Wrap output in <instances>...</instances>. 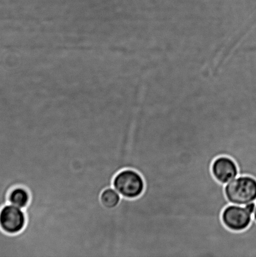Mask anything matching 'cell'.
<instances>
[{
	"label": "cell",
	"instance_id": "obj_7",
	"mask_svg": "<svg viewBox=\"0 0 256 257\" xmlns=\"http://www.w3.org/2000/svg\"><path fill=\"white\" fill-rule=\"evenodd\" d=\"M121 198V195L114 187L105 189L100 195V201L103 206L108 209L117 207L119 205Z\"/></svg>",
	"mask_w": 256,
	"mask_h": 257
},
{
	"label": "cell",
	"instance_id": "obj_9",
	"mask_svg": "<svg viewBox=\"0 0 256 257\" xmlns=\"http://www.w3.org/2000/svg\"><path fill=\"white\" fill-rule=\"evenodd\" d=\"M253 220L256 221V206L254 213H253Z\"/></svg>",
	"mask_w": 256,
	"mask_h": 257
},
{
	"label": "cell",
	"instance_id": "obj_3",
	"mask_svg": "<svg viewBox=\"0 0 256 257\" xmlns=\"http://www.w3.org/2000/svg\"><path fill=\"white\" fill-rule=\"evenodd\" d=\"M27 223L24 210L8 203L0 210V228L4 232L15 235L21 232Z\"/></svg>",
	"mask_w": 256,
	"mask_h": 257
},
{
	"label": "cell",
	"instance_id": "obj_8",
	"mask_svg": "<svg viewBox=\"0 0 256 257\" xmlns=\"http://www.w3.org/2000/svg\"><path fill=\"white\" fill-rule=\"evenodd\" d=\"M255 206L256 202H252L247 204V205H245L244 206L245 208H246V210L253 215V213L254 212Z\"/></svg>",
	"mask_w": 256,
	"mask_h": 257
},
{
	"label": "cell",
	"instance_id": "obj_5",
	"mask_svg": "<svg viewBox=\"0 0 256 257\" xmlns=\"http://www.w3.org/2000/svg\"><path fill=\"white\" fill-rule=\"evenodd\" d=\"M211 171L215 180L224 185L239 176L237 164L228 156H222L215 159Z\"/></svg>",
	"mask_w": 256,
	"mask_h": 257
},
{
	"label": "cell",
	"instance_id": "obj_4",
	"mask_svg": "<svg viewBox=\"0 0 256 257\" xmlns=\"http://www.w3.org/2000/svg\"><path fill=\"white\" fill-rule=\"evenodd\" d=\"M221 218L226 228L238 232L249 227L253 215L246 210L245 206L230 204L224 208Z\"/></svg>",
	"mask_w": 256,
	"mask_h": 257
},
{
	"label": "cell",
	"instance_id": "obj_10",
	"mask_svg": "<svg viewBox=\"0 0 256 257\" xmlns=\"http://www.w3.org/2000/svg\"><path fill=\"white\" fill-rule=\"evenodd\" d=\"M63 256H64V255H62Z\"/></svg>",
	"mask_w": 256,
	"mask_h": 257
},
{
	"label": "cell",
	"instance_id": "obj_1",
	"mask_svg": "<svg viewBox=\"0 0 256 257\" xmlns=\"http://www.w3.org/2000/svg\"><path fill=\"white\" fill-rule=\"evenodd\" d=\"M224 192L230 204L245 206L256 202V180L249 176H238L225 185Z\"/></svg>",
	"mask_w": 256,
	"mask_h": 257
},
{
	"label": "cell",
	"instance_id": "obj_6",
	"mask_svg": "<svg viewBox=\"0 0 256 257\" xmlns=\"http://www.w3.org/2000/svg\"><path fill=\"white\" fill-rule=\"evenodd\" d=\"M30 201L29 191L22 186L14 188L9 193V203L23 210L27 207Z\"/></svg>",
	"mask_w": 256,
	"mask_h": 257
},
{
	"label": "cell",
	"instance_id": "obj_2",
	"mask_svg": "<svg viewBox=\"0 0 256 257\" xmlns=\"http://www.w3.org/2000/svg\"><path fill=\"white\" fill-rule=\"evenodd\" d=\"M145 181L137 171L126 169L117 174L113 181V187L125 198L134 199L144 193Z\"/></svg>",
	"mask_w": 256,
	"mask_h": 257
}]
</instances>
